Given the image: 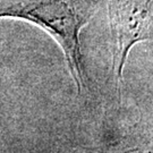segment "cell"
Wrapping results in <instances>:
<instances>
[{
	"label": "cell",
	"instance_id": "obj_2",
	"mask_svg": "<svg viewBox=\"0 0 153 153\" xmlns=\"http://www.w3.org/2000/svg\"><path fill=\"white\" fill-rule=\"evenodd\" d=\"M110 27L115 39L112 71L119 100L124 68L135 44L149 41L153 32V0H107Z\"/></svg>",
	"mask_w": 153,
	"mask_h": 153
},
{
	"label": "cell",
	"instance_id": "obj_3",
	"mask_svg": "<svg viewBox=\"0 0 153 153\" xmlns=\"http://www.w3.org/2000/svg\"><path fill=\"white\" fill-rule=\"evenodd\" d=\"M116 153H153V128H131L119 143Z\"/></svg>",
	"mask_w": 153,
	"mask_h": 153
},
{
	"label": "cell",
	"instance_id": "obj_1",
	"mask_svg": "<svg viewBox=\"0 0 153 153\" xmlns=\"http://www.w3.org/2000/svg\"><path fill=\"white\" fill-rule=\"evenodd\" d=\"M91 0H32L0 8V19L22 21L43 30L64 52L78 93L88 88L79 35L94 15Z\"/></svg>",
	"mask_w": 153,
	"mask_h": 153
}]
</instances>
